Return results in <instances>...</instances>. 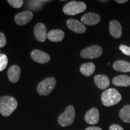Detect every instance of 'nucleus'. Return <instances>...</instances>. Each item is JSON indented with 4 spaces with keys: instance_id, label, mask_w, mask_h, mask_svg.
<instances>
[{
    "instance_id": "1",
    "label": "nucleus",
    "mask_w": 130,
    "mask_h": 130,
    "mask_svg": "<svg viewBox=\"0 0 130 130\" xmlns=\"http://www.w3.org/2000/svg\"><path fill=\"white\" fill-rule=\"evenodd\" d=\"M18 107V102L14 97L3 96L0 97V113L2 116L8 117Z\"/></svg>"
},
{
    "instance_id": "2",
    "label": "nucleus",
    "mask_w": 130,
    "mask_h": 130,
    "mask_svg": "<svg viewBox=\"0 0 130 130\" xmlns=\"http://www.w3.org/2000/svg\"><path fill=\"white\" fill-rule=\"evenodd\" d=\"M122 100V96L116 89L111 88L105 90L101 95V101L104 106L110 107L118 104Z\"/></svg>"
},
{
    "instance_id": "3",
    "label": "nucleus",
    "mask_w": 130,
    "mask_h": 130,
    "mask_svg": "<svg viewBox=\"0 0 130 130\" xmlns=\"http://www.w3.org/2000/svg\"><path fill=\"white\" fill-rule=\"evenodd\" d=\"M75 118V111L73 105L67 107L63 113L58 116L57 121L60 125L63 127L72 125Z\"/></svg>"
},
{
    "instance_id": "4",
    "label": "nucleus",
    "mask_w": 130,
    "mask_h": 130,
    "mask_svg": "<svg viewBox=\"0 0 130 130\" xmlns=\"http://www.w3.org/2000/svg\"><path fill=\"white\" fill-rule=\"evenodd\" d=\"M87 6L83 2L77 1H72L68 3L63 8L64 14L67 15H75L84 12Z\"/></svg>"
},
{
    "instance_id": "5",
    "label": "nucleus",
    "mask_w": 130,
    "mask_h": 130,
    "mask_svg": "<svg viewBox=\"0 0 130 130\" xmlns=\"http://www.w3.org/2000/svg\"><path fill=\"white\" fill-rule=\"evenodd\" d=\"M56 83V79L54 77L46 78L39 83L37 87V92L41 96L48 95L54 89Z\"/></svg>"
},
{
    "instance_id": "6",
    "label": "nucleus",
    "mask_w": 130,
    "mask_h": 130,
    "mask_svg": "<svg viewBox=\"0 0 130 130\" xmlns=\"http://www.w3.org/2000/svg\"><path fill=\"white\" fill-rule=\"evenodd\" d=\"M102 54V49L98 45H92L84 48L81 52V57L83 58H98Z\"/></svg>"
},
{
    "instance_id": "7",
    "label": "nucleus",
    "mask_w": 130,
    "mask_h": 130,
    "mask_svg": "<svg viewBox=\"0 0 130 130\" xmlns=\"http://www.w3.org/2000/svg\"><path fill=\"white\" fill-rule=\"evenodd\" d=\"M33 18V14L31 11H24L16 14L14 17L15 22L19 25H24L28 23Z\"/></svg>"
},
{
    "instance_id": "8",
    "label": "nucleus",
    "mask_w": 130,
    "mask_h": 130,
    "mask_svg": "<svg viewBox=\"0 0 130 130\" xmlns=\"http://www.w3.org/2000/svg\"><path fill=\"white\" fill-rule=\"evenodd\" d=\"M66 25L69 30L77 33H84L86 30L84 24L76 19H69L66 22Z\"/></svg>"
},
{
    "instance_id": "9",
    "label": "nucleus",
    "mask_w": 130,
    "mask_h": 130,
    "mask_svg": "<svg viewBox=\"0 0 130 130\" xmlns=\"http://www.w3.org/2000/svg\"><path fill=\"white\" fill-rule=\"evenodd\" d=\"M32 59L36 62L44 64L49 62L50 60V56L45 52L39 50H35L31 53Z\"/></svg>"
},
{
    "instance_id": "10",
    "label": "nucleus",
    "mask_w": 130,
    "mask_h": 130,
    "mask_svg": "<svg viewBox=\"0 0 130 130\" xmlns=\"http://www.w3.org/2000/svg\"><path fill=\"white\" fill-rule=\"evenodd\" d=\"M81 21L83 23L87 25H95L100 22L101 17L95 13H87L81 17Z\"/></svg>"
},
{
    "instance_id": "11",
    "label": "nucleus",
    "mask_w": 130,
    "mask_h": 130,
    "mask_svg": "<svg viewBox=\"0 0 130 130\" xmlns=\"http://www.w3.org/2000/svg\"><path fill=\"white\" fill-rule=\"evenodd\" d=\"M46 27L43 23L37 24L34 28V32L36 38L39 42H43L46 39L47 37Z\"/></svg>"
},
{
    "instance_id": "12",
    "label": "nucleus",
    "mask_w": 130,
    "mask_h": 130,
    "mask_svg": "<svg viewBox=\"0 0 130 130\" xmlns=\"http://www.w3.org/2000/svg\"><path fill=\"white\" fill-rule=\"evenodd\" d=\"M84 119L88 124L95 125L100 121V113L96 108H92L87 112Z\"/></svg>"
},
{
    "instance_id": "13",
    "label": "nucleus",
    "mask_w": 130,
    "mask_h": 130,
    "mask_svg": "<svg viewBox=\"0 0 130 130\" xmlns=\"http://www.w3.org/2000/svg\"><path fill=\"white\" fill-rule=\"evenodd\" d=\"M21 76V69L18 65H12L7 72L8 78L10 82L15 83L19 81Z\"/></svg>"
},
{
    "instance_id": "14",
    "label": "nucleus",
    "mask_w": 130,
    "mask_h": 130,
    "mask_svg": "<svg viewBox=\"0 0 130 130\" xmlns=\"http://www.w3.org/2000/svg\"><path fill=\"white\" fill-rule=\"evenodd\" d=\"M94 81L99 89L103 90L110 86V79L105 75H97L94 77Z\"/></svg>"
},
{
    "instance_id": "15",
    "label": "nucleus",
    "mask_w": 130,
    "mask_h": 130,
    "mask_svg": "<svg viewBox=\"0 0 130 130\" xmlns=\"http://www.w3.org/2000/svg\"><path fill=\"white\" fill-rule=\"evenodd\" d=\"M109 30L111 35L115 38L121 37L122 33L121 24L116 20H112L110 22Z\"/></svg>"
},
{
    "instance_id": "16",
    "label": "nucleus",
    "mask_w": 130,
    "mask_h": 130,
    "mask_svg": "<svg viewBox=\"0 0 130 130\" xmlns=\"http://www.w3.org/2000/svg\"><path fill=\"white\" fill-rule=\"evenodd\" d=\"M114 85L120 87H128L130 86V77L126 75H121L115 77L112 80Z\"/></svg>"
},
{
    "instance_id": "17",
    "label": "nucleus",
    "mask_w": 130,
    "mask_h": 130,
    "mask_svg": "<svg viewBox=\"0 0 130 130\" xmlns=\"http://www.w3.org/2000/svg\"><path fill=\"white\" fill-rule=\"evenodd\" d=\"M64 37V33L61 30H53L48 32L47 37L50 41L57 42L61 41Z\"/></svg>"
},
{
    "instance_id": "18",
    "label": "nucleus",
    "mask_w": 130,
    "mask_h": 130,
    "mask_svg": "<svg viewBox=\"0 0 130 130\" xmlns=\"http://www.w3.org/2000/svg\"><path fill=\"white\" fill-rule=\"evenodd\" d=\"M115 71L122 72H130V64L128 61L124 60H118L115 61L113 65Z\"/></svg>"
},
{
    "instance_id": "19",
    "label": "nucleus",
    "mask_w": 130,
    "mask_h": 130,
    "mask_svg": "<svg viewBox=\"0 0 130 130\" xmlns=\"http://www.w3.org/2000/svg\"><path fill=\"white\" fill-rule=\"evenodd\" d=\"M80 72L86 77H89L93 74L95 71V65L93 63L88 62L83 64L79 69Z\"/></svg>"
},
{
    "instance_id": "20",
    "label": "nucleus",
    "mask_w": 130,
    "mask_h": 130,
    "mask_svg": "<svg viewBox=\"0 0 130 130\" xmlns=\"http://www.w3.org/2000/svg\"><path fill=\"white\" fill-rule=\"evenodd\" d=\"M119 117L122 121L126 123H130V105H126L120 110Z\"/></svg>"
},
{
    "instance_id": "21",
    "label": "nucleus",
    "mask_w": 130,
    "mask_h": 130,
    "mask_svg": "<svg viewBox=\"0 0 130 130\" xmlns=\"http://www.w3.org/2000/svg\"><path fill=\"white\" fill-rule=\"evenodd\" d=\"M8 64V58L4 54H0V72L4 71Z\"/></svg>"
},
{
    "instance_id": "22",
    "label": "nucleus",
    "mask_w": 130,
    "mask_h": 130,
    "mask_svg": "<svg viewBox=\"0 0 130 130\" xmlns=\"http://www.w3.org/2000/svg\"><path fill=\"white\" fill-rule=\"evenodd\" d=\"M7 2L13 7L19 9L22 6L24 1H22V0H8Z\"/></svg>"
},
{
    "instance_id": "23",
    "label": "nucleus",
    "mask_w": 130,
    "mask_h": 130,
    "mask_svg": "<svg viewBox=\"0 0 130 130\" xmlns=\"http://www.w3.org/2000/svg\"><path fill=\"white\" fill-rule=\"evenodd\" d=\"M119 49L124 54L130 56V47L125 45H120Z\"/></svg>"
},
{
    "instance_id": "24",
    "label": "nucleus",
    "mask_w": 130,
    "mask_h": 130,
    "mask_svg": "<svg viewBox=\"0 0 130 130\" xmlns=\"http://www.w3.org/2000/svg\"><path fill=\"white\" fill-rule=\"evenodd\" d=\"M6 37L3 32L0 31V48H3L6 45Z\"/></svg>"
},
{
    "instance_id": "25",
    "label": "nucleus",
    "mask_w": 130,
    "mask_h": 130,
    "mask_svg": "<svg viewBox=\"0 0 130 130\" xmlns=\"http://www.w3.org/2000/svg\"><path fill=\"white\" fill-rule=\"evenodd\" d=\"M109 130H124L123 128L119 125L113 124L110 126Z\"/></svg>"
},
{
    "instance_id": "26",
    "label": "nucleus",
    "mask_w": 130,
    "mask_h": 130,
    "mask_svg": "<svg viewBox=\"0 0 130 130\" xmlns=\"http://www.w3.org/2000/svg\"><path fill=\"white\" fill-rule=\"evenodd\" d=\"M85 130H102L101 128L97 126H89L87 127Z\"/></svg>"
},
{
    "instance_id": "27",
    "label": "nucleus",
    "mask_w": 130,
    "mask_h": 130,
    "mask_svg": "<svg viewBox=\"0 0 130 130\" xmlns=\"http://www.w3.org/2000/svg\"><path fill=\"white\" fill-rule=\"evenodd\" d=\"M116 2L118 3H120V4H123V3L128 2V0H116Z\"/></svg>"
},
{
    "instance_id": "28",
    "label": "nucleus",
    "mask_w": 130,
    "mask_h": 130,
    "mask_svg": "<svg viewBox=\"0 0 130 130\" xmlns=\"http://www.w3.org/2000/svg\"><path fill=\"white\" fill-rule=\"evenodd\" d=\"M0 54H1V50H0Z\"/></svg>"
}]
</instances>
